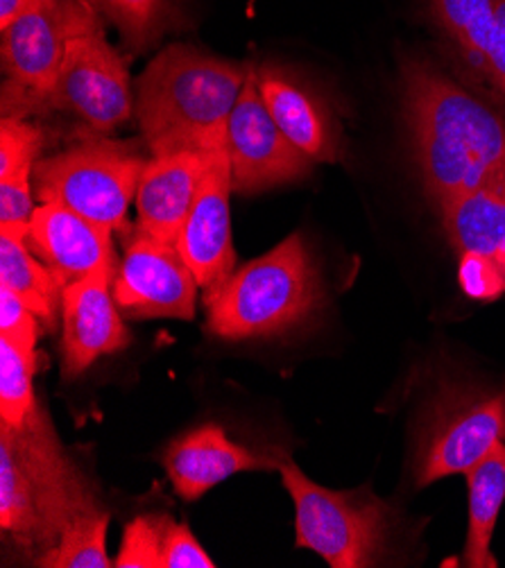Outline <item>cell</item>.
Wrapping results in <instances>:
<instances>
[{
  "instance_id": "9",
  "label": "cell",
  "mask_w": 505,
  "mask_h": 568,
  "mask_svg": "<svg viewBox=\"0 0 505 568\" xmlns=\"http://www.w3.org/2000/svg\"><path fill=\"white\" fill-rule=\"evenodd\" d=\"M498 442H505V383L496 389L448 394L420 435L417 487L467 474Z\"/></svg>"
},
{
  "instance_id": "4",
  "label": "cell",
  "mask_w": 505,
  "mask_h": 568,
  "mask_svg": "<svg viewBox=\"0 0 505 568\" xmlns=\"http://www.w3.org/2000/svg\"><path fill=\"white\" fill-rule=\"evenodd\" d=\"M322 300L317 267L304 239L293 234L206 295V328L222 339L276 335L311 317Z\"/></svg>"
},
{
  "instance_id": "24",
  "label": "cell",
  "mask_w": 505,
  "mask_h": 568,
  "mask_svg": "<svg viewBox=\"0 0 505 568\" xmlns=\"http://www.w3.org/2000/svg\"><path fill=\"white\" fill-rule=\"evenodd\" d=\"M93 3L119 28L132 52L148 50L175 23V0H93Z\"/></svg>"
},
{
  "instance_id": "11",
  "label": "cell",
  "mask_w": 505,
  "mask_h": 568,
  "mask_svg": "<svg viewBox=\"0 0 505 568\" xmlns=\"http://www.w3.org/2000/svg\"><path fill=\"white\" fill-rule=\"evenodd\" d=\"M228 154L236 193L254 195L293 184L313 173V161L279 130L259 93L256 69L250 67L245 87L228 123Z\"/></svg>"
},
{
  "instance_id": "8",
  "label": "cell",
  "mask_w": 505,
  "mask_h": 568,
  "mask_svg": "<svg viewBox=\"0 0 505 568\" xmlns=\"http://www.w3.org/2000/svg\"><path fill=\"white\" fill-rule=\"evenodd\" d=\"M46 109L71 113L100 136L132 116L128 60L107 41L102 12L71 37L60 75L41 104Z\"/></svg>"
},
{
  "instance_id": "20",
  "label": "cell",
  "mask_w": 505,
  "mask_h": 568,
  "mask_svg": "<svg viewBox=\"0 0 505 568\" xmlns=\"http://www.w3.org/2000/svg\"><path fill=\"white\" fill-rule=\"evenodd\" d=\"M469 487V524L463 564L467 568H494L492 537L501 505L505 500V442L492 446L483 460H478L467 474Z\"/></svg>"
},
{
  "instance_id": "30",
  "label": "cell",
  "mask_w": 505,
  "mask_h": 568,
  "mask_svg": "<svg viewBox=\"0 0 505 568\" xmlns=\"http://www.w3.org/2000/svg\"><path fill=\"white\" fill-rule=\"evenodd\" d=\"M481 78H485L489 87L505 98V0H498L496 21Z\"/></svg>"
},
{
  "instance_id": "19",
  "label": "cell",
  "mask_w": 505,
  "mask_h": 568,
  "mask_svg": "<svg viewBox=\"0 0 505 568\" xmlns=\"http://www.w3.org/2000/svg\"><path fill=\"white\" fill-rule=\"evenodd\" d=\"M28 230L0 226V286L10 288L41 320L43 328L52 331L62 313L64 286L30 250Z\"/></svg>"
},
{
  "instance_id": "22",
  "label": "cell",
  "mask_w": 505,
  "mask_h": 568,
  "mask_svg": "<svg viewBox=\"0 0 505 568\" xmlns=\"http://www.w3.org/2000/svg\"><path fill=\"white\" fill-rule=\"evenodd\" d=\"M109 513L93 507L80 515L50 550H46L34 566L43 568H109L114 559L107 552Z\"/></svg>"
},
{
  "instance_id": "17",
  "label": "cell",
  "mask_w": 505,
  "mask_h": 568,
  "mask_svg": "<svg viewBox=\"0 0 505 568\" xmlns=\"http://www.w3.org/2000/svg\"><path fill=\"white\" fill-rule=\"evenodd\" d=\"M213 152L184 150L150 156L134 200L137 224L145 234L178 245Z\"/></svg>"
},
{
  "instance_id": "26",
  "label": "cell",
  "mask_w": 505,
  "mask_h": 568,
  "mask_svg": "<svg viewBox=\"0 0 505 568\" xmlns=\"http://www.w3.org/2000/svg\"><path fill=\"white\" fill-rule=\"evenodd\" d=\"M168 515H141L125 526L117 568H161V541Z\"/></svg>"
},
{
  "instance_id": "29",
  "label": "cell",
  "mask_w": 505,
  "mask_h": 568,
  "mask_svg": "<svg viewBox=\"0 0 505 568\" xmlns=\"http://www.w3.org/2000/svg\"><path fill=\"white\" fill-rule=\"evenodd\" d=\"M37 211L32 193V175L0 180V226L28 230Z\"/></svg>"
},
{
  "instance_id": "18",
  "label": "cell",
  "mask_w": 505,
  "mask_h": 568,
  "mask_svg": "<svg viewBox=\"0 0 505 568\" xmlns=\"http://www.w3.org/2000/svg\"><path fill=\"white\" fill-rule=\"evenodd\" d=\"M256 82L270 116L295 148L313 163L339 161V132L317 95L267 67L256 71Z\"/></svg>"
},
{
  "instance_id": "10",
  "label": "cell",
  "mask_w": 505,
  "mask_h": 568,
  "mask_svg": "<svg viewBox=\"0 0 505 568\" xmlns=\"http://www.w3.org/2000/svg\"><path fill=\"white\" fill-rule=\"evenodd\" d=\"M123 247L125 256L111 283L117 306L130 317L193 320L198 278L178 245L134 224L123 230Z\"/></svg>"
},
{
  "instance_id": "14",
  "label": "cell",
  "mask_w": 505,
  "mask_h": 568,
  "mask_svg": "<svg viewBox=\"0 0 505 568\" xmlns=\"http://www.w3.org/2000/svg\"><path fill=\"white\" fill-rule=\"evenodd\" d=\"M28 245L64 288L84 278L114 283L121 265L111 230L60 204L37 206L28 230Z\"/></svg>"
},
{
  "instance_id": "15",
  "label": "cell",
  "mask_w": 505,
  "mask_h": 568,
  "mask_svg": "<svg viewBox=\"0 0 505 568\" xmlns=\"http://www.w3.org/2000/svg\"><path fill=\"white\" fill-rule=\"evenodd\" d=\"M284 453L254 450L234 442L222 426L204 424L163 450V467L184 500L202 498L211 487L243 471H279Z\"/></svg>"
},
{
  "instance_id": "31",
  "label": "cell",
  "mask_w": 505,
  "mask_h": 568,
  "mask_svg": "<svg viewBox=\"0 0 505 568\" xmlns=\"http://www.w3.org/2000/svg\"><path fill=\"white\" fill-rule=\"evenodd\" d=\"M43 0H0V30L8 28L12 21L41 6Z\"/></svg>"
},
{
  "instance_id": "13",
  "label": "cell",
  "mask_w": 505,
  "mask_h": 568,
  "mask_svg": "<svg viewBox=\"0 0 505 568\" xmlns=\"http://www.w3.org/2000/svg\"><path fill=\"white\" fill-rule=\"evenodd\" d=\"M232 191L230 154L228 145H224L213 152L211 165L178 241V250L193 270L198 286L206 295L215 293L236 272L230 209Z\"/></svg>"
},
{
  "instance_id": "16",
  "label": "cell",
  "mask_w": 505,
  "mask_h": 568,
  "mask_svg": "<svg viewBox=\"0 0 505 568\" xmlns=\"http://www.w3.org/2000/svg\"><path fill=\"white\" fill-rule=\"evenodd\" d=\"M111 281L84 278L64 288L62 295V374L78 378L98 358L130 345Z\"/></svg>"
},
{
  "instance_id": "2",
  "label": "cell",
  "mask_w": 505,
  "mask_h": 568,
  "mask_svg": "<svg viewBox=\"0 0 505 568\" xmlns=\"http://www.w3.org/2000/svg\"><path fill=\"white\" fill-rule=\"evenodd\" d=\"M250 67L171 43L137 82V119L152 156L228 145V123Z\"/></svg>"
},
{
  "instance_id": "28",
  "label": "cell",
  "mask_w": 505,
  "mask_h": 568,
  "mask_svg": "<svg viewBox=\"0 0 505 568\" xmlns=\"http://www.w3.org/2000/svg\"><path fill=\"white\" fill-rule=\"evenodd\" d=\"M41 320L6 286H0V335L14 343L37 349V337L41 333Z\"/></svg>"
},
{
  "instance_id": "23",
  "label": "cell",
  "mask_w": 505,
  "mask_h": 568,
  "mask_svg": "<svg viewBox=\"0 0 505 568\" xmlns=\"http://www.w3.org/2000/svg\"><path fill=\"white\" fill-rule=\"evenodd\" d=\"M34 349L0 335V428H21L34 413Z\"/></svg>"
},
{
  "instance_id": "5",
  "label": "cell",
  "mask_w": 505,
  "mask_h": 568,
  "mask_svg": "<svg viewBox=\"0 0 505 568\" xmlns=\"http://www.w3.org/2000/svg\"><path fill=\"white\" fill-rule=\"evenodd\" d=\"M295 503L297 546L331 568L378 566L392 530L390 507L370 489L339 491L313 483L286 456L279 469Z\"/></svg>"
},
{
  "instance_id": "12",
  "label": "cell",
  "mask_w": 505,
  "mask_h": 568,
  "mask_svg": "<svg viewBox=\"0 0 505 568\" xmlns=\"http://www.w3.org/2000/svg\"><path fill=\"white\" fill-rule=\"evenodd\" d=\"M448 245L458 254V281L467 297L505 295V186L456 197L440 209Z\"/></svg>"
},
{
  "instance_id": "7",
  "label": "cell",
  "mask_w": 505,
  "mask_h": 568,
  "mask_svg": "<svg viewBox=\"0 0 505 568\" xmlns=\"http://www.w3.org/2000/svg\"><path fill=\"white\" fill-rule=\"evenodd\" d=\"M98 12L93 0H43L0 30L3 119H28L32 111H41L71 37Z\"/></svg>"
},
{
  "instance_id": "27",
  "label": "cell",
  "mask_w": 505,
  "mask_h": 568,
  "mask_svg": "<svg viewBox=\"0 0 505 568\" xmlns=\"http://www.w3.org/2000/svg\"><path fill=\"white\" fill-rule=\"evenodd\" d=\"M161 568H215V561L184 524L168 517L161 541Z\"/></svg>"
},
{
  "instance_id": "1",
  "label": "cell",
  "mask_w": 505,
  "mask_h": 568,
  "mask_svg": "<svg viewBox=\"0 0 505 568\" xmlns=\"http://www.w3.org/2000/svg\"><path fill=\"white\" fill-rule=\"evenodd\" d=\"M402 104L426 197L440 211L456 197L505 186V121L428 62L402 69Z\"/></svg>"
},
{
  "instance_id": "25",
  "label": "cell",
  "mask_w": 505,
  "mask_h": 568,
  "mask_svg": "<svg viewBox=\"0 0 505 568\" xmlns=\"http://www.w3.org/2000/svg\"><path fill=\"white\" fill-rule=\"evenodd\" d=\"M43 150V132L28 119L0 123V180L32 175Z\"/></svg>"
},
{
  "instance_id": "6",
  "label": "cell",
  "mask_w": 505,
  "mask_h": 568,
  "mask_svg": "<svg viewBox=\"0 0 505 568\" xmlns=\"http://www.w3.org/2000/svg\"><path fill=\"white\" fill-rule=\"evenodd\" d=\"M150 159L134 143L95 139L39 159L32 173L41 204H60L111 232L128 230V209Z\"/></svg>"
},
{
  "instance_id": "3",
  "label": "cell",
  "mask_w": 505,
  "mask_h": 568,
  "mask_svg": "<svg viewBox=\"0 0 505 568\" xmlns=\"http://www.w3.org/2000/svg\"><path fill=\"white\" fill-rule=\"evenodd\" d=\"M93 507L84 474L39 406L21 428H0V528L21 550L39 559Z\"/></svg>"
},
{
  "instance_id": "21",
  "label": "cell",
  "mask_w": 505,
  "mask_h": 568,
  "mask_svg": "<svg viewBox=\"0 0 505 568\" xmlns=\"http://www.w3.org/2000/svg\"><path fill=\"white\" fill-rule=\"evenodd\" d=\"M428 8L435 26L452 41L467 67L481 75L498 0H428Z\"/></svg>"
}]
</instances>
